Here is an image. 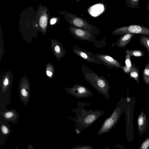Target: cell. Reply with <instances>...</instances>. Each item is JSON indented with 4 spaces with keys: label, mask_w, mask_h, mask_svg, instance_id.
<instances>
[{
    "label": "cell",
    "mask_w": 149,
    "mask_h": 149,
    "mask_svg": "<svg viewBox=\"0 0 149 149\" xmlns=\"http://www.w3.org/2000/svg\"><path fill=\"white\" fill-rule=\"evenodd\" d=\"M47 18L44 15L41 16L39 20V24L42 28H45L47 26Z\"/></svg>",
    "instance_id": "cell-22"
},
{
    "label": "cell",
    "mask_w": 149,
    "mask_h": 149,
    "mask_svg": "<svg viewBox=\"0 0 149 149\" xmlns=\"http://www.w3.org/2000/svg\"><path fill=\"white\" fill-rule=\"evenodd\" d=\"M81 71L85 80L100 94L109 99L110 86L107 79L102 75L99 76L93 71L84 66H82Z\"/></svg>",
    "instance_id": "cell-2"
},
{
    "label": "cell",
    "mask_w": 149,
    "mask_h": 149,
    "mask_svg": "<svg viewBox=\"0 0 149 149\" xmlns=\"http://www.w3.org/2000/svg\"><path fill=\"white\" fill-rule=\"evenodd\" d=\"M104 7L103 4H98L94 5L88 10V11L91 15L93 17H96L104 11Z\"/></svg>",
    "instance_id": "cell-15"
},
{
    "label": "cell",
    "mask_w": 149,
    "mask_h": 149,
    "mask_svg": "<svg viewBox=\"0 0 149 149\" xmlns=\"http://www.w3.org/2000/svg\"><path fill=\"white\" fill-rule=\"evenodd\" d=\"M57 21V19L56 18H53L51 20L50 24H53L56 23Z\"/></svg>",
    "instance_id": "cell-28"
},
{
    "label": "cell",
    "mask_w": 149,
    "mask_h": 149,
    "mask_svg": "<svg viewBox=\"0 0 149 149\" xmlns=\"http://www.w3.org/2000/svg\"><path fill=\"white\" fill-rule=\"evenodd\" d=\"M8 122L3 118L0 121V144L2 145H5L6 140L12 132Z\"/></svg>",
    "instance_id": "cell-7"
},
{
    "label": "cell",
    "mask_w": 149,
    "mask_h": 149,
    "mask_svg": "<svg viewBox=\"0 0 149 149\" xmlns=\"http://www.w3.org/2000/svg\"><path fill=\"white\" fill-rule=\"evenodd\" d=\"M1 113L3 118L14 124L17 122L19 116V114L17 112L12 110Z\"/></svg>",
    "instance_id": "cell-12"
},
{
    "label": "cell",
    "mask_w": 149,
    "mask_h": 149,
    "mask_svg": "<svg viewBox=\"0 0 149 149\" xmlns=\"http://www.w3.org/2000/svg\"><path fill=\"white\" fill-rule=\"evenodd\" d=\"M147 8H146V9L149 10V1H148V4L147 5Z\"/></svg>",
    "instance_id": "cell-30"
},
{
    "label": "cell",
    "mask_w": 149,
    "mask_h": 149,
    "mask_svg": "<svg viewBox=\"0 0 149 149\" xmlns=\"http://www.w3.org/2000/svg\"><path fill=\"white\" fill-rule=\"evenodd\" d=\"M28 149H34L33 146L31 144H29L27 146Z\"/></svg>",
    "instance_id": "cell-29"
},
{
    "label": "cell",
    "mask_w": 149,
    "mask_h": 149,
    "mask_svg": "<svg viewBox=\"0 0 149 149\" xmlns=\"http://www.w3.org/2000/svg\"><path fill=\"white\" fill-rule=\"evenodd\" d=\"M123 111L120 102H118L110 116L105 119L98 132L97 135H100L104 133L108 132L114 127L118 122Z\"/></svg>",
    "instance_id": "cell-3"
},
{
    "label": "cell",
    "mask_w": 149,
    "mask_h": 149,
    "mask_svg": "<svg viewBox=\"0 0 149 149\" xmlns=\"http://www.w3.org/2000/svg\"><path fill=\"white\" fill-rule=\"evenodd\" d=\"M73 52L75 54L89 62L98 64H101L99 61L87 55L83 51L78 49H74Z\"/></svg>",
    "instance_id": "cell-14"
},
{
    "label": "cell",
    "mask_w": 149,
    "mask_h": 149,
    "mask_svg": "<svg viewBox=\"0 0 149 149\" xmlns=\"http://www.w3.org/2000/svg\"><path fill=\"white\" fill-rule=\"evenodd\" d=\"M28 81L26 82L23 83L22 81L20 83L19 93L21 98L24 101H28L29 98V89Z\"/></svg>",
    "instance_id": "cell-11"
},
{
    "label": "cell",
    "mask_w": 149,
    "mask_h": 149,
    "mask_svg": "<svg viewBox=\"0 0 149 149\" xmlns=\"http://www.w3.org/2000/svg\"><path fill=\"white\" fill-rule=\"evenodd\" d=\"M70 30L72 34L79 39L87 40H91L92 37L90 33L81 29L71 27Z\"/></svg>",
    "instance_id": "cell-10"
},
{
    "label": "cell",
    "mask_w": 149,
    "mask_h": 149,
    "mask_svg": "<svg viewBox=\"0 0 149 149\" xmlns=\"http://www.w3.org/2000/svg\"><path fill=\"white\" fill-rule=\"evenodd\" d=\"M65 90L69 94L79 98L91 97L92 92L86 87L79 84H76L71 87L66 88Z\"/></svg>",
    "instance_id": "cell-5"
},
{
    "label": "cell",
    "mask_w": 149,
    "mask_h": 149,
    "mask_svg": "<svg viewBox=\"0 0 149 149\" xmlns=\"http://www.w3.org/2000/svg\"><path fill=\"white\" fill-rule=\"evenodd\" d=\"M125 53L133 57H141L144 56V52L141 49L130 50L126 49Z\"/></svg>",
    "instance_id": "cell-18"
},
{
    "label": "cell",
    "mask_w": 149,
    "mask_h": 149,
    "mask_svg": "<svg viewBox=\"0 0 149 149\" xmlns=\"http://www.w3.org/2000/svg\"><path fill=\"white\" fill-rule=\"evenodd\" d=\"M9 78L7 77H5L3 79V83H2V87L3 89H5L9 85Z\"/></svg>",
    "instance_id": "cell-25"
},
{
    "label": "cell",
    "mask_w": 149,
    "mask_h": 149,
    "mask_svg": "<svg viewBox=\"0 0 149 149\" xmlns=\"http://www.w3.org/2000/svg\"><path fill=\"white\" fill-rule=\"evenodd\" d=\"M129 74L130 77L135 80L139 85V68L136 67L134 64H133L132 66Z\"/></svg>",
    "instance_id": "cell-16"
},
{
    "label": "cell",
    "mask_w": 149,
    "mask_h": 149,
    "mask_svg": "<svg viewBox=\"0 0 149 149\" xmlns=\"http://www.w3.org/2000/svg\"><path fill=\"white\" fill-rule=\"evenodd\" d=\"M148 124L147 118L142 110L138 118V127L139 136L145 133Z\"/></svg>",
    "instance_id": "cell-9"
},
{
    "label": "cell",
    "mask_w": 149,
    "mask_h": 149,
    "mask_svg": "<svg viewBox=\"0 0 149 149\" xmlns=\"http://www.w3.org/2000/svg\"><path fill=\"white\" fill-rule=\"evenodd\" d=\"M125 63V66H123L121 68L125 73H129L132 66L133 64L131 61L130 55L129 54H126Z\"/></svg>",
    "instance_id": "cell-17"
},
{
    "label": "cell",
    "mask_w": 149,
    "mask_h": 149,
    "mask_svg": "<svg viewBox=\"0 0 149 149\" xmlns=\"http://www.w3.org/2000/svg\"><path fill=\"white\" fill-rule=\"evenodd\" d=\"M139 0H128L126 3L128 6L132 8H139Z\"/></svg>",
    "instance_id": "cell-21"
},
{
    "label": "cell",
    "mask_w": 149,
    "mask_h": 149,
    "mask_svg": "<svg viewBox=\"0 0 149 149\" xmlns=\"http://www.w3.org/2000/svg\"><path fill=\"white\" fill-rule=\"evenodd\" d=\"M127 33L135 34H143L149 36V28L136 24L131 25L118 28L115 30L112 34L114 35H122Z\"/></svg>",
    "instance_id": "cell-4"
},
{
    "label": "cell",
    "mask_w": 149,
    "mask_h": 149,
    "mask_svg": "<svg viewBox=\"0 0 149 149\" xmlns=\"http://www.w3.org/2000/svg\"><path fill=\"white\" fill-rule=\"evenodd\" d=\"M70 17L69 22L73 26L86 30L92 31L93 27L83 19L73 15H70Z\"/></svg>",
    "instance_id": "cell-8"
},
{
    "label": "cell",
    "mask_w": 149,
    "mask_h": 149,
    "mask_svg": "<svg viewBox=\"0 0 149 149\" xmlns=\"http://www.w3.org/2000/svg\"><path fill=\"white\" fill-rule=\"evenodd\" d=\"M55 50L57 53H59L60 51V47L58 45H56L55 48Z\"/></svg>",
    "instance_id": "cell-27"
},
{
    "label": "cell",
    "mask_w": 149,
    "mask_h": 149,
    "mask_svg": "<svg viewBox=\"0 0 149 149\" xmlns=\"http://www.w3.org/2000/svg\"><path fill=\"white\" fill-rule=\"evenodd\" d=\"M92 146H77L70 149H93Z\"/></svg>",
    "instance_id": "cell-26"
},
{
    "label": "cell",
    "mask_w": 149,
    "mask_h": 149,
    "mask_svg": "<svg viewBox=\"0 0 149 149\" xmlns=\"http://www.w3.org/2000/svg\"><path fill=\"white\" fill-rule=\"evenodd\" d=\"M143 81L146 84L149 85V63L146 65L143 73Z\"/></svg>",
    "instance_id": "cell-20"
},
{
    "label": "cell",
    "mask_w": 149,
    "mask_h": 149,
    "mask_svg": "<svg viewBox=\"0 0 149 149\" xmlns=\"http://www.w3.org/2000/svg\"><path fill=\"white\" fill-rule=\"evenodd\" d=\"M139 149H149V137L144 140L140 146Z\"/></svg>",
    "instance_id": "cell-23"
},
{
    "label": "cell",
    "mask_w": 149,
    "mask_h": 149,
    "mask_svg": "<svg viewBox=\"0 0 149 149\" xmlns=\"http://www.w3.org/2000/svg\"><path fill=\"white\" fill-rule=\"evenodd\" d=\"M135 34L132 33H127L121 36L118 39L117 44V47L123 48L130 41Z\"/></svg>",
    "instance_id": "cell-13"
},
{
    "label": "cell",
    "mask_w": 149,
    "mask_h": 149,
    "mask_svg": "<svg viewBox=\"0 0 149 149\" xmlns=\"http://www.w3.org/2000/svg\"><path fill=\"white\" fill-rule=\"evenodd\" d=\"M46 73L49 77L52 78L54 73L53 69L51 67H48L46 70Z\"/></svg>",
    "instance_id": "cell-24"
},
{
    "label": "cell",
    "mask_w": 149,
    "mask_h": 149,
    "mask_svg": "<svg viewBox=\"0 0 149 149\" xmlns=\"http://www.w3.org/2000/svg\"><path fill=\"white\" fill-rule=\"evenodd\" d=\"M102 149H109V148L108 146H107L103 148Z\"/></svg>",
    "instance_id": "cell-31"
},
{
    "label": "cell",
    "mask_w": 149,
    "mask_h": 149,
    "mask_svg": "<svg viewBox=\"0 0 149 149\" xmlns=\"http://www.w3.org/2000/svg\"><path fill=\"white\" fill-rule=\"evenodd\" d=\"M139 42L147 48L149 54V37L147 35L141 34L140 37Z\"/></svg>",
    "instance_id": "cell-19"
},
{
    "label": "cell",
    "mask_w": 149,
    "mask_h": 149,
    "mask_svg": "<svg viewBox=\"0 0 149 149\" xmlns=\"http://www.w3.org/2000/svg\"><path fill=\"white\" fill-rule=\"evenodd\" d=\"M97 60L104 65L108 69L122 68V65L111 57L104 55H99L97 57Z\"/></svg>",
    "instance_id": "cell-6"
},
{
    "label": "cell",
    "mask_w": 149,
    "mask_h": 149,
    "mask_svg": "<svg viewBox=\"0 0 149 149\" xmlns=\"http://www.w3.org/2000/svg\"><path fill=\"white\" fill-rule=\"evenodd\" d=\"M77 105V107L76 109H72L76 114V117H68L76 123V126L85 129L90 126L104 113V111L98 109L87 110L84 107L90 105L88 103L78 102Z\"/></svg>",
    "instance_id": "cell-1"
}]
</instances>
